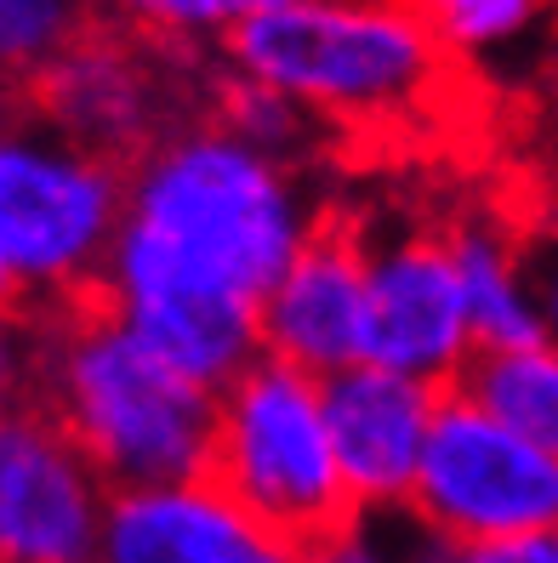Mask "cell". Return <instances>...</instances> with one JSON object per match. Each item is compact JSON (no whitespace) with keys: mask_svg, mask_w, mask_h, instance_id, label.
Here are the masks:
<instances>
[{"mask_svg":"<svg viewBox=\"0 0 558 563\" xmlns=\"http://www.w3.org/2000/svg\"><path fill=\"white\" fill-rule=\"evenodd\" d=\"M314 222L291 165L211 114L183 120L125 172V217L103 274L114 313L160 364L222 393L262 358L256 313Z\"/></svg>","mask_w":558,"mask_h":563,"instance_id":"6da1fadb","label":"cell"},{"mask_svg":"<svg viewBox=\"0 0 558 563\" xmlns=\"http://www.w3.org/2000/svg\"><path fill=\"white\" fill-rule=\"evenodd\" d=\"M245 75L353 137L434 131L468 109V69L405 0H291L217 41Z\"/></svg>","mask_w":558,"mask_h":563,"instance_id":"7a4b0ae2","label":"cell"},{"mask_svg":"<svg viewBox=\"0 0 558 563\" xmlns=\"http://www.w3.org/2000/svg\"><path fill=\"white\" fill-rule=\"evenodd\" d=\"M222 393L160 364L114 313L109 279L46 308L41 410L80 444L109 489L206 478Z\"/></svg>","mask_w":558,"mask_h":563,"instance_id":"3957f363","label":"cell"},{"mask_svg":"<svg viewBox=\"0 0 558 563\" xmlns=\"http://www.w3.org/2000/svg\"><path fill=\"white\" fill-rule=\"evenodd\" d=\"M206 484L303 558L359 529V501L331 444L319 376L274 353H262L222 387Z\"/></svg>","mask_w":558,"mask_h":563,"instance_id":"277c9868","label":"cell"},{"mask_svg":"<svg viewBox=\"0 0 558 563\" xmlns=\"http://www.w3.org/2000/svg\"><path fill=\"white\" fill-rule=\"evenodd\" d=\"M125 217V165L91 154L29 97H0V268L46 313L103 285Z\"/></svg>","mask_w":558,"mask_h":563,"instance_id":"5b68a950","label":"cell"},{"mask_svg":"<svg viewBox=\"0 0 558 563\" xmlns=\"http://www.w3.org/2000/svg\"><path fill=\"white\" fill-rule=\"evenodd\" d=\"M450 547L524 541L558 529V461L456 382L439 387L428 455L405 501Z\"/></svg>","mask_w":558,"mask_h":563,"instance_id":"8992f818","label":"cell"},{"mask_svg":"<svg viewBox=\"0 0 558 563\" xmlns=\"http://www.w3.org/2000/svg\"><path fill=\"white\" fill-rule=\"evenodd\" d=\"M365 290H371L365 364L434 387L456 382V371L473 353V313L462 268H456L450 222L405 228V234H376L365 222Z\"/></svg>","mask_w":558,"mask_h":563,"instance_id":"52a82bcc","label":"cell"},{"mask_svg":"<svg viewBox=\"0 0 558 563\" xmlns=\"http://www.w3.org/2000/svg\"><path fill=\"white\" fill-rule=\"evenodd\" d=\"M109 495L46 410L0 416V563H97Z\"/></svg>","mask_w":558,"mask_h":563,"instance_id":"ba28073f","label":"cell"},{"mask_svg":"<svg viewBox=\"0 0 558 563\" xmlns=\"http://www.w3.org/2000/svg\"><path fill=\"white\" fill-rule=\"evenodd\" d=\"M160 52L166 46H149V41L131 35V29L103 18L23 97L52 125L69 131L75 143H86L91 154H103V159H114V165L131 172L160 137H172V131L183 125L172 114L166 69L154 63Z\"/></svg>","mask_w":558,"mask_h":563,"instance_id":"9c48e42d","label":"cell"},{"mask_svg":"<svg viewBox=\"0 0 558 563\" xmlns=\"http://www.w3.org/2000/svg\"><path fill=\"white\" fill-rule=\"evenodd\" d=\"M262 353L297 364L308 376H337L365 364L371 290H365V222L342 206H325L308 245L285 268L256 313Z\"/></svg>","mask_w":558,"mask_h":563,"instance_id":"30bf717a","label":"cell"},{"mask_svg":"<svg viewBox=\"0 0 558 563\" xmlns=\"http://www.w3.org/2000/svg\"><path fill=\"white\" fill-rule=\"evenodd\" d=\"M325 393V421H331V444L342 461V478L353 489L359 512L405 507L422 455H428L439 387L416 382L382 364H353L319 382Z\"/></svg>","mask_w":558,"mask_h":563,"instance_id":"8fae6325","label":"cell"},{"mask_svg":"<svg viewBox=\"0 0 558 563\" xmlns=\"http://www.w3.org/2000/svg\"><path fill=\"white\" fill-rule=\"evenodd\" d=\"M97 563H303V552L262 529L206 478L114 489Z\"/></svg>","mask_w":558,"mask_h":563,"instance_id":"7c38bea8","label":"cell"},{"mask_svg":"<svg viewBox=\"0 0 558 563\" xmlns=\"http://www.w3.org/2000/svg\"><path fill=\"white\" fill-rule=\"evenodd\" d=\"M456 268H462L468 313H473V347H536L541 319L530 308V290L518 274V228L513 217H456L450 222Z\"/></svg>","mask_w":558,"mask_h":563,"instance_id":"4fadbf2b","label":"cell"},{"mask_svg":"<svg viewBox=\"0 0 558 563\" xmlns=\"http://www.w3.org/2000/svg\"><path fill=\"white\" fill-rule=\"evenodd\" d=\"M456 387L558 461V347H473Z\"/></svg>","mask_w":558,"mask_h":563,"instance_id":"5bb4252c","label":"cell"},{"mask_svg":"<svg viewBox=\"0 0 558 563\" xmlns=\"http://www.w3.org/2000/svg\"><path fill=\"white\" fill-rule=\"evenodd\" d=\"M103 18V0H0V97H23Z\"/></svg>","mask_w":558,"mask_h":563,"instance_id":"9a60e30c","label":"cell"},{"mask_svg":"<svg viewBox=\"0 0 558 563\" xmlns=\"http://www.w3.org/2000/svg\"><path fill=\"white\" fill-rule=\"evenodd\" d=\"M405 7L434 29V41L456 63H473L536 35L558 12V0H405Z\"/></svg>","mask_w":558,"mask_h":563,"instance_id":"2e32d148","label":"cell"},{"mask_svg":"<svg viewBox=\"0 0 558 563\" xmlns=\"http://www.w3.org/2000/svg\"><path fill=\"white\" fill-rule=\"evenodd\" d=\"M274 7H291V0H103L109 23L131 29L138 41L149 46H183V41H200V35H228L234 23L262 18Z\"/></svg>","mask_w":558,"mask_h":563,"instance_id":"e0dca14e","label":"cell"},{"mask_svg":"<svg viewBox=\"0 0 558 563\" xmlns=\"http://www.w3.org/2000/svg\"><path fill=\"white\" fill-rule=\"evenodd\" d=\"M445 536H434L411 507H382V512H359V529L331 547H319L303 563H439Z\"/></svg>","mask_w":558,"mask_h":563,"instance_id":"ac0fdd59","label":"cell"},{"mask_svg":"<svg viewBox=\"0 0 558 563\" xmlns=\"http://www.w3.org/2000/svg\"><path fill=\"white\" fill-rule=\"evenodd\" d=\"M46 387V313H0V416L41 410Z\"/></svg>","mask_w":558,"mask_h":563,"instance_id":"d6986e66","label":"cell"},{"mask_svg":"<svg viewBox=\"0 0 558 563\" xmlns=\"http://www.w3.org/2000/svg\"><path fill=\"white\" fill-rule=\"evenodd\" d=\"M518 228V274H524V290H530V308L541 319V336L547 347H558V234L547 228Z\"/></svg>","mask_w":558,"mask_h":563,"instance_id":"ffe728a7","label":"cell"},{"mask_svg":"<svg viewBox=\"0 0 558 563\" xmlns=\"http://www.w3.org/2000/svg\"><path fill=\"white\" fill-rule=\"evenodd\" d=\"M439 563H558V529L552 536H524V541H484V547H450Z\"/></svg>","mask_w":558,"mask_h":563,"instance_id":"44dd1931","label":"cell"},{"mask_svg":"<svg viewBox=\"0 0 558 563\" xmlns=\"http://www.w3.org/2000/svg\"><path fill=\"white\" fill-rule=\"evenodd\" d=\"M513 222H524V228H547V234H558V177L536 194L530 206H518V211H507Z\"/></svg>","mask_w":558,"mask_h":563,"instance_id":"7402d4cb","label":"cell"},{"mask_svg":"<svg viewBox=\"0 0 558 563\" xmlns=\"http://www.w3.org/2000/svg\"><path fill=\"white\" fill-rule=\"evenodd\" d=\"M29 302H23V290H18V279L0 268V313H23Z\"/></svg>","mask_w":558,"mask_h":563,"instance_id":"603a6c76","label":"cell"}]
</instances>
